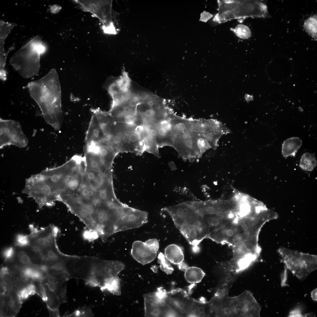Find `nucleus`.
Instances as JSON below:
<instances>
[{
  "mask_svg": "<svg viewBox=\"0 0 317 317\" xmlns=\"http://www.w3.org/2000/svg\"><path fill=\"white\" fill-rule=\"evenodd\" d=\"M0 317H6L7 306V295H0Z\"/></svg>",
  "mask_w": 317,
  "mask_h": 317,
  "instance_id": "obj_33",
  "label": "nucleus"
},
{
  "mask_svg": "<svg viewBox=\"0 0 317 317\" xmlns=\"http://www.w3.org/2000/svg\"><path fill=\"white\" fill-rule=\"evenodd\" d=\"M317 165V161L314 155L311 153L303 154L300 159L299 166L304 171H312Z\"/></svg>",
  "mask_w": 317,
  "mask_h": 317,
  "instance_id": "obj_27",
  "label": "nucleus"
},
{
  "mask_svg": "<svg viewBox=\"0 0 317 317\" xmlns=\"http://www.w3.org/2000/svg\"><path fill=\"white\" fill-rule=\"evenodd\" d=\"M100 287L102 291H107L117 296L121 294L120 280L118 275L105 280Z\"/></svg>",
  "mask_w": 317,
  "mask_h": 317,
  "instance_id": "obj_23",
  "label": "nucleus"
},
{
  "mask_svg": "<svg viewBox=\"0 0 317 317\" xmlns=\"http://www.w3.org/2000/svg\"><path fill=\"white\" fill-rule=\"evenodd\" d=\"M61 9V7L59 6L53 5L51 7L50 11L53 13H56L59 11Z\"/></svg>",
  "mask_w": 317,
  "mask_h": 317,
  "instance_id": "obj_40",
  "label": "nucleus"
},
{
  "mask_svg": "<svg viewBox=\"0 0 317 317\" xmlns=\"http://www.w3.org/2000/svg\"><path fill=\"white\" fill-rule=\"evenodd\" d=\"M287 277V270L286 269H285V271L283 272L282 275H281V286H284L286 285L287 284H286V281Z\"/></svg>",
  "mask_w": 317,
  "mask_h": 317,
  "instance_id": "obj_38",
  "label": "nucleus"
},
{
  "mask_svg": "<svg viewBox=\"0 0 317 317\" xmlns=\"http://www.w3.org/2000/svg\"><path fill=\"white\" fill-rule=\"evenodd\" d=\"M302 144V141L299 137H293L287 139L284 142L282 145V153L283 156H294Z\"/></svg>",
  "mask_w": 317,
  "mask_h": 317,
  "instance_id": "obj_22",
  "label": "nucleus"
},
{
  "mask_svg": "<svg viewBox=\"0 0 317 317\" xmlns=\"http://www.w3.org/2000/svg\"><path fill=\"white\" fill-rule=\"evenodd\" d=\"M23 193L33 198L40 208L52 205L58 201L49 182L41 173L27 179Z\"/></svg>",
  "mask_w": 317,
  "mask_h": 317,
  "instance_id": "obj_4",
  "label": "nucleus"
},
{
  "mask_svg": "<svg viewBox=\"0 0 317 317\" xmlns=\"http://www.w3.org/2000/svg\"><path fill=\"white\" fill-rule=\"evenodd\" d=\"M186 310L184 308H181L180 310V312L181 313H185Z\"/></svg>",
  "mask_w": 317,
  "mask_h": 317,
  "instance_id": "obj_46",
  "label": "nucleus"
},
{
  "mask_svg": "<svg viewBox=\"0 0 317 317\" xmlns=\"http://www.w3.org/2000/svg\"><path fill=\"white\" fill-rule=\"evenodd\" d=\"M84 148L97 154L106 167L112 169L114 160L118 154L105 140L97 144H86Z\"/></svg>",
  "mask_w": 317,
  "mask_h": 317,
  "instance_id": "obj_13",
  "label": "nucleus"
},
{
  "mask_svg": "<svg viewBox=\"0 0 317 317\" xmlns=\"http://www.w3.org/2000/svg\"><path fill=\"white\" fill-rule=\"evenodd\" d=\"M106 137L95 114H92L85 138L86 144H97Z\"/></svg>",
  "mask_w": 317,
  "mask_h": 317,
  "instance_id": "obj_15",
  "label": "nucleus"
},
{
  "mask_svg": "<svg viewBox=\"0 0 317 317\" xmlns=\"http://www.w3.org/2000/svg\"><path fill=\"white\" fill-rule=\"evenodd\" d=\"M45 50L40 37L37 36L13 55L10 63L23 78H31L38 75L40 55Z\"/></svg>",
  "mask_w": 317,
  "mask_h": 317,
  "instance_id": "obj_3",
  "label": "nucleus"
},
{
  "mask_svg": "<svg viewBox=\"0 0 317 317\" xmlns=\"http://www.w3.org/2000/svg\"><path fill=\"white\" fill-rule=\"evenodd\" d=\"M204 308L203 307H200L199 309V311L200 313H202L204 312Z\"/></svg>",
  "mask_w": 317,
  "mask_h": 317,
  "instance_id": "obj_44",
  "label": "nucleus"
},
{
  "mask_svg": "<svg viewBox=\"0 0 317 317\" xmlns=\"http://www.w3.org/2000/svg\"><path fill=\"white\" fill-rule=\"evenodd\" d=\"M27 87L31 96L39 106L45 121L55 130H59L63 116L60 84L56 70L51 69L41 78L29 82Z\"/></svg>",
  "mask_w": 317,
  "mask_h": 317,
  "instance_id": "obj_1",
  "label": "nucleus"
},
{
  "mask_svg": "<svg viewBox=\"0 0 317 317\" xmlns=\"http://www.w3.org/2000/svg\"><path fill=\"white\" fill-rule=\"evenodd\" d=\"M288 317H303L302 314L301 309L297 307L291 311Z\"/></svg>",
  "mask_w": 317,
  "mask_h": 317,
  "instance_id": "obj_35",
  "label": "nucleus"
},
{
  "mask_svg": "<svg viewBox=\"0 0 317 317\" xmlns=\"http://www.w3.org/2000/svg\"><path fill=\"white\" fill-rule=\"evenodd\" d=\"M250 221L253 225H256L259 223V219L256 217H252L251 218Z\"/></svg>",
  "mask_w": 317,
  "mask_h": 317,
  "instance_id": "obj_41",
  "label": "nucleus"
},
{
  "mask_svg": "<svg viewBox=\"0 0 317 317\" xmlns=\"http://www.w3.org/2000/svg\"><path fill=\"white\" fill-rule=\"evenodd\" d=\"M185 307V305L183 303H181L179 305V307L180 308H184Z\"/></svg>",
  "mask_w": 317,
  "mask_h": 317,
  "instance_id": "obj_45",
  "label": "nucleus"
},
{
  "mask_svg": "<svg viewBox=\"0 0 317 317\" xmlns=\"http://www.w3.org/2000/svg\"><path fill=\"white\" fill-rule=\"evenodd\" d=\"M37 253L40 256L42 264L47 266L65 259L67 255L60 252L56 242L41 249Z\"/></svg>",
  "mask_w": 317,
  "mask_h": 317,
  "instance_id": "obj_16",
  "label": "nucleus"
},
{
  "mask_svg": "<svg viewBox=\"0 0 317 317\" xmlns=\"http://www.w3.org/2000/svg\"><path fill=\"white\" fill-rule=\"evenodd\" d=\"M205 275V273L200 268L192 267H188L185 271L184 276L189 283H197L201 281Z\"/></svg>",
  "mask_w": 317,
  "mask_h": 317,
  "instance_id": "obj_26",
  "label": "nucleus"
},
{
  "mask_svg": "<svg viewBox=\"0 0 317 317\" xmlns=\"http://www.w3.org/2000/svg\"><path fill=\"white\" fill-rule=\"evenodd\" d=\"M159 246V242L156 239H150L145 242L136 241L132 244L131 254L137 262L143 265L146 264L156 258Z\"/></svg>",
  "mask_w": 317,
  "mask_h": 317,
  "instance_id": "obj_12",
  "label": "nucleus"
},
{
  "mask_svg": "<svg viewBox=\"0 0 317 317\" xmlns=\"http://www.w3.org/2000/svg\"><path fill=\"white\" fill-rule=\"evenodd\" d=\"M228 299V305L233 313L240 316H260V306L250 292L247 291Z\"/></svg>",
  "mask_w": 317,
  "mask_h": 317,
  "instance_id": "obj_9",
  "label": "nucleus"
},
{
  "mask_svg": "<svg viewBox=\"0 0 317 317\" xmlns=\"http://www.w3.org/2000/svg\"><path fill=\"white\" fill-rule=\"evenodd\" d=\"M158 258L161 269L167 274H171L174 270L173 269L165 255L162 253L160 252L158 254Z\"/></svg>",
  "mask_w": 317,
  "mask_h": 317,
  "instance_id": "obj_30",
  "label": "nucleus"
},
{
  "mask_svg": "<svg viewBox=\"0 0 317 317\" xmlns=\"http://www.w3.org/2000/svg\"><path fill=\"white\" fill-rule=\"evenodd\" d=\"M0 124L1 149L10 145L20 148L27 146L28 140L18 122L14 120L0 119Z\"/></svg>",
  "mask_w": 317,
  "mask_h": 317,
  "instance_id": "obj_7",
  "label": "nucleus"
},
{
  "mask_svg": "<svg viewBox=\"0 0 317 317\" xmlns=\"http://www.w3.org/2000/svg\"><path fill=\"white\" fill-rule=\"evenodd\" d=\"M31 233L29 235L31 246L33 250L37 252L41 249L56 243L59 230L53 225L40 230L35 227L32 225H30Z\"/></svg>",
  "mask_w": 317,
  "mask_h": 317,
  "instance_id": "obj_11",
  "label": "nucleus"
},
{
  "mask_svg": "<svg viewBox=\"0 0 317 317\" xmlns=\"http://www.w3.org/2000/svg\"><path fill=\"white\" fill-rule=\"evenodd\" d=\"M7 295V306L6 317L17 316L21 308L23 301L17 292L12 289Z\"/></svg>",
  "mask_w": 317,
  "mask_h": 317,
  "instance_id": "obj_19",
  "label": "nucleus"
},
{
  "mask_svg": "<svg viewBox=\"0 0 317 317\" xmlns=\"http://www.w3.org/2000/svg\"><path fill=\"white\" fill-rule=\"evenodd\" d=\"M78 3L85 11L91 13L102 23L103 32L115 35L117 31L112 21V0H79Z\"/></svg>",
  "mask_w": 317,
  "mask_h": 317,
  "instance_id": "obj_5",
  "label": "nucleus"
},
{
  "mask_svg": "<svg viewBox=\"0 0 317 317\" xmlns=\"http://www.w3.org/2000/svg\"><path fill=\"white\" fill-rule=\"evenodd\" d=\"M246 99L247 101L252 100L253 99V97L252 95H247L246 97Z\"/></svg>",
  "mask_w": 317,
  "mask_h": 317,
  "instance_id": "obj_43",
  "label": "nucleus"
},
{
  "mask_svg": "<svg viewBox=\"0 0 317 317\" xmlns=\"http://www.w3.org/2000/svg\"><path fill=\"white\" fill-rule=\"evenodd\" d=\"M178 265L179 269L185 272L188 267L187 264L183 261Z\"/></svg>",
  "mask_w": 317,
  "mask_h": 317,
  "instance_id": "obj_39",
  "label": "nucleus"
},
{
  "mask_svg": "<svg viewBox=\"0 0 317 317\" xmlns=\"http://www.w3.org/2000/svg\"><path fill=\"white\" fill-rule=\"evenodd\" d=\"M43 284L44 289L42 299L45 302L47 308L53 309L59 308L61 303L56 294L51 290L46 284Z\"/></svg>",
  "mask_w": 317,
  "mask_h": 317,
  "instance_id": "obj_24",
  "label": "nucleus"
},
{
  "mask_svg": "<svg viewBox=\"0 0 317 317\" xmlns=\"http://www.w3.org/2000/svg\"><path fill=\"white\" fill-rule=\"evenodd\" d=\"M48 308L49 313L50 317H60L58 308L54 309H51Z\"/></svg>",
  "mask_w": 317,
  "mask_h": 317,
  "instance_id": "obj_36",
  "label": "nucleus"
},
{
  "mask_svg": "<svg viewBox=\"0 0 317 317\" xmlns=\"http://www.w3.org/2000/svg\"><path fill=\"white\" fill-rule=\"evenodd\" d=\"M112 99L111 107L118 105L130 95L131 90V80L124 68L121 75L107 86L106 88Z\"/></svg>",
  "mask_w": 317,
  "mask_h": 317,
  "instance_id": "obj_10",
  "label": "nucleus"
},
{
  "mask_svg": "<svg viewBox=\"0 0 317 317\" xmlns=\"http://www.w3.org/2000/svg\"><path fill=\"white\" fill-rule=\"evenodd\" d=\"M90 111L96 116L106 139L115 122L113 118L108 112L103 111L98 108L91 109Z\"/></svg>",
  "mask_w": 317,
  "mask_h": 317,
  "instance_id": "obj_17",
  "label": "nucleus"
},
{
  "mask_svg": "<svg viewBox=\"0 0 317 317\" xmlns=\"http://www.w3.org/2000/svg\"><path fill=\"white\" fill-rule=\"evenodd\" d=\"M14 257L16 259V262L9 267H32L38 264L34 262L30 255L24 250H20L16 254L15 253Z\"/></svg>",
  "mask_w": 317,
  "mask_h": 317,
  "instance_id": "obj_25",
  "label": "nucleus"
},
{
  "mask_svg": "<svg viewBox=\"0 0 317 317\" xmlns=\"http://www.w3.org/2000/svg\"><path fill=\"white\" fill-rule=\"evenodd\" d=\"M94 315L92 311V306H88L80 307L75 310L72 313L64 316L90 317H93Z\"/></svg>",
  "mask_w": 317,
  "mask_h": 317,
  "instance_id": "obj_29",
  "label": "nucleus"
},
{
  "mask_svg": "<svg viewBox=\"0 0 317 317\" xmlns=\"http://www.w3.org/2000/svg\"><path fill=\"white\" fill-rule=\"evenodd\" d=\"M317 288L313 290L311 292V296L312 299L314 301H317Z\"/></svg>",
  "mask_w": 317,
  "mask_h": 317,
  "instance_id": "obj_42",
  "label": "nucleus"
},
{
  "mask_svg": "<svg viewBox=\"0 0 317 317\" xmlns=\"http://www.w3.org/2000/svg\"><path fill=\"white\" fill-rule=\"evenodd\" d=\"M233 30L237 37L243 39H247L251 36V32L249 28L243 24L237 25Z\"/></svg>",
  "mask_w": 317,
  "mask_h": 317,
  "instance_id": "obj_31",
  "label": "nucleus"
},
{
  "mask_svg": "<svg viewBox=\"0 0 317 317\" xmlns=\"http://www.w3.org/2000/svg\"><path fill=\"white\" fill-rule=\"evenodd\" d=\"M206 315V313L205 312L200 313V316H205Z\"/></svg>",
  "mask_w": 317,
  "mask_h": 317,
  "instance_id": "obj_47",
  "label": "nucleus"
},
{
  "mask_svg": "<svg viewBox=\"0 0 317 317\" xmlns=\"http://www.w3.org/2000/svg\"><path fill=\"white\" fill-rule=\"evenodd\" d=\"M164 255L171 263L178 265L183 261L184 256L181 248L176 245L171 244L165 249Z\"/></svg>",
  "mask_w": 317,
  "mask_h": 317,
  "instance_id": "obj_21",
  "label": "nucleus"
},
{
  "mask_svg": "<svg viewBox=\"0 0 317 317\" xmlns=\"http://www.w3.org/2000/svg\"><path fill=\"white\" fill-rule=\"evenodd\" d=\"M171 146L185 160L193 161L202 154L200 145L204 139L193 119L176 115L171 121Z\"/></svg>",
  "mask_w": 317,
  "mask_h": 317,
  "instance_id": "obj_2",
  "label": "nucleus"
},
{
  "mask_svg": "<svg viewBox=\"0 0 317 317\" xmlns=\"http://www.w3.org/2000/svg\"><path fill=\"white\" fill-rule=\"evenodd\" d=\"M212 17V15L211 14L204 11L201 14L200 20L202 21H206Z\"/></svg>",
  "mask_w": 317,
  "mask_h": 317,
  "instance_id": "obj_37",
  "label": "nucleus"
},
{
  "mask_svg": "<svg viewBox=\"0 0 317 317\" xmlns=\"http://www.w3.org/2000/svg\"><path fill=\"white\" fill-rule=\"evenodd\" d=\"M15 25L14 23H9L2 20L0 21V64L1 65H3L6 64L7 55L4 48L5 40Z\"/></svg>",
  "mask_w": 317,
  "mask_h": 317,
  "instance_id": "obj_20",
  "label": "nucleus"
},
{
  "mask_svg": "<svg viewBox=\"0 0 317 317\" xmlns=\"http://www.w3.org/2000/svg\"><path fill=\"white\" fill-rule=\"evenodd\" d=\"M15 252L13 247H9L4 249L2 252V255L4 259V262H11L14 258Z\"/></svg>",
  "mask_w": 317,
  "mask_h": 317,
  "instance_id": "obj_34",
  "label": "nucleus"
},
{
  "mask_svg": "<svg viewBox=\"0 0 317 317\" xmlns=\"http://www.w3.org/2000/svg\"><path fill=\"white\" fill-rule=\"evenodd\" d=\"M84 152L86 169L100 171L104 173L112 170L106 167L97 154L85 149Z\"/></svg>",
  "mask_w": 317,
  "mask_h": 317,
  "instance_id": "obj_18",
  "label": "nucleus"
},
{
  "mask_svg": "<svg viewBox=\"0 0 317 317\" xmlns=\"http://www.w3.org/2000/svg\"><path fill=\"white\" fill-rule=\"evenodd\" d=\"M15 245L20 247L30 246V240L29 235L17 234L15 239Z\"/></svg>",
  "mask_w": 317,
  "mask_h": 317,
  "instance_id": "obj_32",
  "label": "nucleus"
},
{
  "mask_svg": "<svg viewBox=\"0 0 317 317\" xmlns=\"http://www.w3.org/2000/svg\"><path fill=\"white\" fill-rule=\"evenodd\" d=\"M68 281L55 277L48 273L41 283L46 284L51 290L56 294L61 304L67 302L66 286Z\"/></svg>",
  "mask_w": 317,
  "mask_h": 317,
  "instance_id": "obj_14",
  "label": "nucleus"
},
{
  "mask_svg": "<svg viewBox=\"0 0 317 317\" xmlns=\"http://www.w3.org/2000/svg\"><path fill=\"white\" fill-rule=\"evenodd\" d=\"M125 267V264L120 261L98 258L91 278L87 284L93 287H100L105 280L117 275Z\"/></svg>",
  "mask_w": 317,
  "mask_h": 317,
  "instance_id": "obj_8",
  "label": "nucleus"
},
{
  "mask_svg": "<svg viewBox=\"0 0 317 317\" xmlns=\"http://www.w3.org/2000/svg\"><path fill=\"white\" fill-rule=\"evenodd\" d=\"M317 16L314 15L306 20L303 25L305 30L314 39L317 38Z\"/></svg>",
  "mask_w": 317,
  "mask_h": 317,
  "instance_id": "obj_28",
  "label": "nucleus"
},
{
  "mask_svg": "<svg viewBox=\"0 0 317 317\" xmlns=\"http://www.w3.org/2000/svg\"><path fill=\"white\" fill-rule=\"evenodd\" d=\"M98 259L92 257L69 255L66 271L70 279H82L87 284L91 278Z\"/></svg>",
  "mask_w": 317,
  "mask_h": 317,
  "instance_id": "obj_6",
  "label": "nucleus"
}]
</instances>
